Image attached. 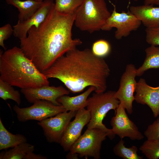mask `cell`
I'll return each mask as SVG.
<instances>
[{"label":"cell","instance_id":"1","mask_svg":"<svg viewBox=\"0 0 159 159\" xmlns=\"http://www.w3.org/2000/svg\"><path fill=\"white\" fill-rule=\"evenodd\" d=\"M75 12L59 13L52 8L45 20L38 26H32L27 36L20 40L25 55L42 73L59 58L81 44L82 41L72 38Z\"/></svg>","mask_w":159,"mask_h":159},{"label":"cell","instance_id":"2","mask_svg":"<svg viewBox=\"0 0 159 159\" xmlns=\"http://www.w3.org/2000/svg\"><path fill=\"white\" fill-rule=\"evenodd\" d=\"M42 73L48 79L59 80L72 93L80 92L90 86L100 93L106 90L110 70L103 58L96 56L92 50L75 48L58 58Z\"/></svg>","mask_w":159,"mask_h":159},{"label":"cell","instance_id":"3","mask_svg":"<svg viewBox=\"0 0 159 159\" xmlns=\"http://www.w3.org/2000/svg\"><path fill=\"white\" fill-rule=\"evenodd\" d=\"M0 80L21 89L49 84L48 79L16 46L0 52Z\"/></svg>","mask_w":159,"mask_h":159},{"label":"cell","instance_id":"4","mask_svg":"<svg viewBox=\"0 0 159 159\" xmlns=\"http://www.w3.org/2000/svg\"><path fill=\"white\" fill-rule=\"evenodd\" d=\"M111 14L105 0H84L75 11L74 23L80 30L92 33L101 30Z\"/></svg>","mask_w":159,"mask_h":159},{"label":"cell","instance_id":"5","mask_svg":"<svg viewBox=\"0 0 159 159\" xmlns=\"http://www.w3.org/2000/svg\"><path fill=\"white\" fill-rule=\"evenodd\" d=\"M115 91L94 93L87 100V109L89 111L90 120L87 124V128H97L103 130L108 134V138L113 139L115 135L111 129H109L103 123L102 121L106 114L110 110H114L115 112L120 102L115 97Z\"/></svg>","mask_w":159,"mask_h":159},{"label":"cell","instance_id":"6","mask_svg":"<svg viewBox=\"0 0 159 159\" xmlns=\"http://www.w3.org/2000/svg\"><path fill=\"white\" fill-rule=\"evenodd\" d=\"M108 135L107 132L101 129L87 128L71 146L70 152L77 153L81 158L92 157L99 159L100 158L102 143Z\"/></svg>","mask_w":159,"mask_h":159},{"label":"cell","instance_id":"7","mask_svg":"<svg viewBox=\"0 0 159 159\" xmlns=\"http://www.w3.org/2000/svg\"><path fill=\"white\" fill-rule=\"evenodd\" d=\"M13 109L18 120L21 122L29 120L39 121L66 111L62 105H56L43 100L37 101L28 107L20 108L19 105H15Z\"/></svg>","mask_w":159,"mask_h":159},{"label":"cell","instance_id":"8","mask_svg":"<svg viewBox=\"0 0 159 159\" xmlns=\"http://www.w3.org/2000/svg\"><path fill=\"white\" fill-rule=\"evenodd\" d=\"M141 23L129 10L127 12L122 11L119 13L114 9L101 30L109 31L113 28H116L115 37L119 40L128 36L132 31L137 30Z\"/></svg>","mask_w":159,"mask_h":159},{"label":"cell","instance_id":"9","mask_svg":"<svg viewBox=\"0 0 159 159\" xmlns=\"http://www.w3.org/2000/svg\"><path fill=\"white\" fill-rule=\"evenodd\" d=\"M76 112L65 111L38 122L42 128L48 142L59 143L67 125Z\"/></svg>","mask_w":159,"mask_h":159},{"label":"cell","instance_id":"10","mask_svg":"<svg viewBox=\"0 0 159 159\" xmlns=\"http://www.w3.org/2000/svg\"><path fill=\"white\" fill-rule=\"evenodd\" d=\"M136 69L133 64L127 65L121 77L119 89L115 94V97L130 114L133 112L132 103L135 100L134 93L137 83L135 80Z\"/></svg>","mask_w":159,"mask_h":159},{"label":"cell","instance_id":"11","mask_svg":"<svg viewBox=\"0 0 159 159\" xmlns=\"http://www.w3.org/2000/svg\"><path fill=\"white\" fill-rule=\"evenodd\" d=\"M125 109L120 103L116 109L115 115L110 121L113 132L121 139L128 137L132 140H140L144 137L136 125L129 118Z\"/></svg>","mask_w":159,"mask_h":159},{"label":"cell","instance_id":"12","mask_svg":"<svg viewBox=\"0 0 159 159\" xmlns=\"http://www.w3.org/2000/svg\"><path fill=\"white\" fill-rule=\"evenodd\" d=\"M89 111L85 108L77 112L74 119L67 125L59 143L65 151H69L81 135L83 128L90 120Z\"/></svg>","mask_w":159,"mask_h":159},{"label":"cell","instance_id":"13","mask_svg":"<svg viewBox=\"0 0 159 159\" xmlns=\"http://www.w3.org/2000/svg\"><path fill=\"white\" fill-rule=\"evenodd\" d=\"M21 91L27 101L30 103L43 100L57 105H61L57 99L61 96L67 95L69 93V90L61 85L57 87L44 85L36 88L21 89Z\"/></svg>","mask_w":159,"mask_h":159},{"label":"cell","instance_id":"14","mask_svg":"<svg viewBox=\"0 0 159 159\" xmlns=\"http://www.w3.org/2000/svg\"><path fill=\"white\" fill-rule=\"evenodd\" d=\"M54 5L53 0H44L39 8L29 18L22 22H17L13 26L14 36L19 40L25 38L33 26H37L46 19Z\"/></svg>","mask_w":159,"mask_h":159},{"label":"cell","instance_id":"15","mask_svg":"<svg viewBox=\"0 0 159 159\" xmlns=\"http://www.w3.org/2000/svg\"><path fill=\"white\" fill-rule=\"evenodd\" d=\"M135 92L136 102L147 105L155 117L159 115V86L156 87L150 86L144 79L141 78L137 82Z\"/></svg>","mask_w":159,"mask_h":159},{"label":"cell","instance_id":"16","mask_svg":"<svg viewBox=\"0 0 159 159\" xmlns=\"http://www.w3.org/2000/svg\"><path fill=\"white\" fill-rule=\"evenodd\" d=\"M129 11L146 27H159V6L145 5L131 6Z\"/></svg>","mask_w":159,"mask_h":159},{"label":"cell","instance_id":"17","mask_svg":"<svg viewBox=\"0 0 159 159\" xmlns=\"http://www.w3.org/2000/svg\"><path fill=\"white\" fill-rule=\"evenodd\" d=\"M34 146L26 142L23 143L0 154V159H46V157L34 153Z\"/></svg>","mask_w":159,"mask_h":159},{"label":"cell","instance_id":"18","mask_svg":"<svg viewBox=\"0 0 159 159\" xmlns=\"http://www.w3.org/2000/svg\"><path fill=\"white\" fill-rule=\"evenodd\" d=\"M95 90V87L90 86L82 94L74 97L64 95L59 97L57 101L67 111L77 112L86 107L88 97Z\"/></svg>","mask_w":159,"mask_h":159},{"label":"cell","instance_id":"19","mask_svg":"<svg viewBox=\"0 0 159 159\" xmlns=\"http://www.w3.org/2000/svg\"><path fill=\"white\" fill-rule=\"evenodd\" d=\"M7 4L16 8L19 11L18 22L25 21L39 8L43 1L34 0H5Z\"/></svg>","mask_w":159,"mask_h":159},{"label":"cell","instance_id":"20","mask_svg":"<svg viewBox=\"0 0 159 159\" xmlns=\"http://www.w3.org/2000/svg\"><path fill=\"white\" fill-rule=\"evenodd\" d=\"M26 141V138L23 135H14L8 131L0 118V150L14 148Z\"/></svg>","mask_w":159,"mask_h":159},{"label":"cell","instance_id":"21","mask_svg":"<svg viewBox=\"0 0 159 159\" xmlns=\"http://www.w3.org/2000/svg\"><path fill=\"white\" fill-rule=\"evenodd\" d=\"M145 57L144 61L136 69V75L140 76L147 70L159 68V46L150 45L145 50Z\"/></svg>","mask_w":159,"mask_h":159},{"label":"cell","instance_id":"22","mask_svg":"<svg viewBox=\"0 0 159 159\" xmlns=\"http://www.w3.org/2000/svg\"><path fill=\"white\" fill-rule=\"evenodd\" d=\"M125 141L121 139L113 148L114 154L117 156L124 159H142V156L137 154L138 148L135 146H132L130 148H127L124 145Z\"/></svg>","mask_w":159,"mask_h":159},{"label":"cell","instance_id":"23","mask_svg":"<svg viewBox=\"0 0 159 159\" xmlns=\"http://www.w3.org/2000/svg\"><path fill=\"white\" fill-rule=\"evenodd\" d=\"M84 0H55L54 8L58 12L68 14L75 12Z\"/></svg>","mask_w":159,"mask_h":159},{"label":"cell","instance_id":"24","mask_svg":"<svg viewBox=\"0 0 159 159\" xmlns=\"http://www.w3.org/2000/svg\"><path fill=\"white\" fill-rule=\"evenodd\" d=\"M13 87L0 80V97L4 100H11L19 105L21 102V95Z\"/></svg>","mask_w":159,"mask_h":159},{"label":"cell","instance_id":"25","mask_svg":"<svg viewBox=\"0 0 159 159\" xmlns=\"http://www.w3.org/2000/svg\"><path fill=\"white\" fill-rule=\"evenodd\" d=\"M140 150L148 158H159V140H147L141 145Z\"/></svg>","mask_w":159,"mask_h":159},{"label":"cell","instance_id":"26","mask_svg":"<svg viewBox=\"0 0 159 159\" xmlns=\"http://www.w3.org/2000/svg\"><path fill=\"white\" fill-rule=\"evenodd\" d=\"M110 46L108 42L103 39H100L93 44L92 51L96 56L103 58L110 53Z\"/></svg>","mask_w":159,"mask_h":159},{"label":"cell","instance_id":"27","mask_svg":"<svg viewBox=\"0 0 159 159\" xmlns=\"http://www.w3.org/2000/svg\"><path fill=\"white\" fill-rule=\"evenodd\" d=\"M144 134L147 140H159V117L148 126Z\"/></svg>","mask_w":159,"mask_h":159},{"label":"cell","instance_id":"28","mask_svg":"<svg viewBox=\"0 0 159 159\" xmlns=\"http://www.w3.org/2000/svg\"><path fill=\"white\" fill-rule=\"evenodd\" d=\"M146 41L150 45L159 46V27L145 29Z\"/></svg>","mask_w":159,"mask_h":159},{"label":"cell","instance_id":"29","mask_svg":"<svg viewBox=\"0 0 159 159\" xmlns=\"http://www.w3.org/2000/svg\"><path fill=\"white\" fill-rule=\"evenodd\" d=\"M13 32V29L9 24H6L0 28V45L4 49L6 48L4 41L10 37Z\"/></svg>","mask_w":159,"mask_h":159},{"label":"cell","instance_id":"30","mask_svg":"<svg viewBox=\"0 0 159 159\" xmlns=\"http://www.w3.org/2000/svg\"><path fill=\"white\" fill-rule=\"evenodd\" d=\"M144 4L159 6V0H144Z\"/></svg>","mask_w":159,"mask_h":159},{"label":"cell","instance_id":"31","mask_svg":"<svg viewBox=\"0 0 159 159\" xmlns=\"http://www.w3.org/2000/svg\"><path fill=\"white\" fill-rule=\"evenodd\" d=\"M79 155L77 153H70L67 155L66 158L67 159H78Z\"/></svg>","mask_w":159,"mask_h":159},{"label":"cell","instance_id":"32","mask_svg":"<svg viewBox=\"0 0 159 159\" xmlns=\"http://www.w3.org/2000/svg\"><path fill=\"white\" fill-rule=\"evenodd\" d=\"M34 0L37 1H43V0Z\"/></svg>","mask_w":159,"mask_h":159},{"label":"cell","instance_id":"33","mask_svg":"<svg viewBox=\"0 0 159 159\" xmlns=\"http://www.w3.org/2000/svg\"><path fill=\"white\" fill-rule=\"evenodd\" d=\"M134 1H138V0H133Z\"/></svg>","mask_w":159,"mask_h":159}]
</instances>
